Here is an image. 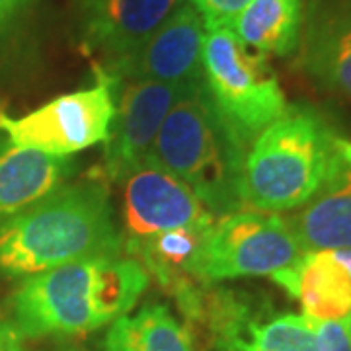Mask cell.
I'll return each instance as SVG.
<instances>
[{
	"label": "cell",
	"instance_id": "1",
	"mask_svg": "<svg viewBox=\"0 0 351 351\" xmlns=\"http://www.w3.org/2000/svg\"><path fill=\"white\" fill-rule=\"evenodd\" d=\"M149 287L147 269L129 258L100 256L24 277L12 295L22 338H69L129 314Z\"/></svg>",
	"mask_w": 351,
	"mask_h": 351
},
{
	"label": "cell",
	"instance_id": "2",
	"mask_svg": "<svg viewBox=\"0 0 351 351\" xmlns=\"http://www.w3.org/2000/svg\"><path fill=\"white\" fill-rule=\"evenodd\" d=\"M110 193L101 182L64 184L0 223V274L27 277L64 263L119 256Z\"/></svg>",
	"mask_w": 351,
	"mask_h": 351
},
{
	"label": "cell",
	"instance_id": "3",
	"mask_svg": "<svg viewBox=\"0 0 351 351\" xmlns=\"http://www.w3.org/2000/svg\"><path fill=\"white\" fill-rule=\"evenodd\" d=\"M348 164L343 138L311 106L295 104L254 138L244 158V207L285 213L308 205Z\"/></svg>",
	"mask_w": 351,
	"mask_h": 351
},
{
	"label": "cell",
	"instance_id": "4",
	"mask_svg": "<svg viewBox=\"0 0 351 351\" xmlns=\"http://www.w3.org/2000/svg\"><path fill=\"white\" fill-rule=\"evenodd\" d=\"M248 143L217 110L205 80L182 88L149 158L188 186L215 215L244 209L242 170Z\"/></svg>",
	"mask_w": 351,
	"mask_h": 351
},
{
	"label": "cell",
	"instance_id": "5",
	"mask_svg": "<svg viewBox=\"0 0 351 351\" xmlns=\"http://www.w3.org/2000/svg\"><path fill=\"white\" fill-rule=\"evenodd\" d=\"M203 80L217 110L250 145L287 108L267 59L250 51L228 25H205Z\"/></svg>",
	"mask_w": 351,
	"mask_h": 351
},
{
	"label": "cell",
	"instance_id": "6",
	"mask_svg": "<svg viewBox=\"0 0 351 351\" xmlns=\"http://www.w3.org/2000/svg\"><path fill=\"white\" fill-rule=\"evenodd\" d=\"M301 242L289 219L263 211H237L215 219L186 265L201 283L271 276L301 258Z\"/></svg>",
	"mask_w": 351,
	"mask_h": 351
},
{
	"label": "cell",
	"instance_id": "7",
	"mask_svg": "<svg viewBox=\"0 0 351 351\" xmlns=\"http://www.w3.org/2000/svg\"><path fill=\"white\" fill-rule=\"evenodd\" d=\"M92 86L63 94L36 112L10 117L0 112V133L22 149L71 156L98 143H106L117 106L119 78L94 63Z\"/></svg>",
	"mask_w": 351,
	"mask_h": 351
},
{
	"label": "cell",
	"instance_id": "8",
	"mask_svg": "<svg viewBox=\"0 0 351 351\" xmlns=\"http://www.w3.org/2000/svg\"><path fill=\"white\" fill-rule=\"evenodd\" d=\"M186 0H73L76 47L108 66L133 53Z\"/></svg>",
	"mask_w": 351,
	"mask_h": 351
},
{
	"label": "cell",
	"instance_id": "9",
	"mask_svg": "<svg viewBox=\"0 0 351 351\" xmlns=\"http://www.w3.org/2000/svg\"><path fill=\"white\" fill-rule=\"evenodd\" d=\"M184 86L154 80H119L101 170L110 182L121 184L149 158L164 119Z\"/></svg>",
	"mask_w": 351,
	"mask_h": 351
},
{
	"label": "cell",
	"instance_id": "10",
	"mask_svg": "<svg viewBox=\"0 0 351 351\" xmlns=\"http://www.w3.org/2000/svg\"><path fill=\"white\" fill-rule=\"evenodd\" d=\"M121 186L127 240L147 239L174 228L213 225L215 215L197 195L151 158L127 176Z\"/></svg>",
	"mask_w": 351,
	"mask_h": 351
},
{
	"label": "cell",
	"instance_id": "11",
	"mask_svg": "<svg viewBox=\"0 0 351 351\" xmlns=\"http://www.w3.org/2000/svg\"><path fill=\"white\" fill-rule=\"evenodd\" d=\"M203 18L186 0L137 49L104 69L119 80H154L184 86L203 80Z\"/></svg>",
	"mask_w": 351,
	"mask_h": 351
},
{
	"label": "cell",
	"instance_id": "12",
	"mask_svg": "<svg viewBox=\"0 0 351 351\" xmlns=\"http://www.w3.org/2000/svg\"><path fill=\"white\" fill-rule=\"evenodd\" d=\"M297 49L316 86L351 100V0H308Z\"/></svg>",
	"mask_w": 351,
	"mask_h": 351
},
{
	"label": "cell",
	"instance_id": "13",
	"mask_svg": "<svg viewBox=\"0 0 351 351\" xmlns=\"http://www.w3.org/2000/svg\"><path fill=\"white\" fill-rule=\"evenodd\" d=\"M271 279L301 302L313 320H346L351 314V277L330 250L304 252Z\"/></svg>",
	"mask_w": 351,
	"mask_h": 351
},
{
	"label": "cell",
	"instance_id": "14",
	"mask_svg": "<svg viewBox=\"0 0 351 351\" xmlns=\"http://www.w3.org/2000/svg\"><path fill=\"white\" fill-rule=\"evenodd\" d=\"M71 174V156L22 149L6 135H0V223L64 186Z\"/></svg>",
	"mask_w": 351,
	"mask_h": 351
},
{
	"label": "cell",
	"instance_id": "15",
	"mask_svg": "<svg viewBox=\"0 0 351 351\" xmlns=\"http://www.w3.org/2000/svg\"><path fill=\"white\" fill-rule=\"evenodd\" d=\"M304 0H250L228 27L262 57H287L301 39Z\"/></svg>",
	"mask_w": 351,
	"mask_h": 351
},
{
	"label": "cell",
	"instance_id": "16",
	"mask_svg": "<svg viewBox=\"0 0 351 351\" xmlns=\"http://www.w3.org/2000/svg\"><path fill=\"white\" fill-rule=\"evenodd\" d=\"M289 223L304 252L351 248V164Z\"/></svg>",
	"mask_w": 351,
	"mask_h": 351
},
{
	"label": "cell",
	"instance_id": "17",
	"mask_svg": "<svg viewBox=\"0 0 351 351\" xmlns=\"http://www.w3.org/2000/svg\"><path fill=\"white\" fill-rule=\"evenodd\" d=\"M221 351H318L304 314H283L267 322L252 320L242 308L213 326Z\"/></svg>",
	"mask_w": 351,
	"mask_h": 351
},
{
	"label": "cell",
	"instance_id": "18",
	"mask_svg": "<svg viewBox=\"0 0 351 351\" xmlns=\"http://www.w3.org/2000/svg\"><path fill=\"white\" fill-rule=\"evenodd\" d=\"M104 351H195L188 330L160 302L119 316L106 334Z\"/></svg>",
	"mask_w": 351,
	"mask_h": 351
},
{
	"label": "cell",
	"instance_id": "19",
	"mask_svg": "<svg viewBox=\"0 0 351 351\" xmlns=\"http://www.w3.org/2000/svg\"><path fill=\"white\" fill-rule=\"evenodd\" d=\"M308 324L313 330L318 351H351V336L346 320H313V318H308Z\"/></svg>",
	"mask_w": 351,
	"mask_h": 351
},
{
	"label": "cell",
	"instance_id": "20",
	"mask_svg": "<svg viewBox=\"0 0 351 351\" xmlns=\"http://www.w3.org/2000/svg\"><path fill=\"white\" fill-rule=\"evenodd\" d=\"M39 0H0V43L20 32L36 12Z\"/></svg>",
	"mask_w": 351,
	"mask_h": 351
},
{
	"label": "cell",
	"instance_id": "21",
	"mask_svg": "<svg viewBox=\"0 0 351 351\" xmlns=\"http://www.w3.org/2000/svg\"><path fill=\"white\" fill-rule=\"evenodd\" d=\"M205 25H228L250 0H189Z\"/></svg>",
	"mask_w": 351,
	"mask_h": 351
},
{
	"label": "cell",
	"instance_id": "22",
	"mask_svg": "<svg viewBox=\"0 0 351 351\" xmlns=\"http://www.w3.org/2000/svg\"><path fill=\"white\" fill-rule=\"evenodd\" d=\"M0 351H25L24 338L10 320H0Z\"/></svg>",
	"mask_w": 351,
	"mask_h": 351
},
{
	"label": "cell",
	"instance_id": "23",
	"mask_svg": "<svg viewBox=\"0 0 351 351\" xmlns=\"http://www.w3.org/2000/svg\"><path fill=\"white\" fill-rule=\"evenodd\" d=\"M334 254V258L338 260L343 267H346V271L350 274L351 277V248H343V250H330Z\"/></svg>",
	"mask_w": 351,
	"mask_h": 351
},
{
	"label": "cell",
	"instance_id": "24",
	"mask_svg": "<svg viewBox=\"0 0 351 351\" xmlns=\"http://www.w3.org/2000/svg\"><path fill=\"white\" fill-rule=\"evenodd\" d=\"M343 156L348 158V162L351 164V143L343 141Z\"/></svg>",
	"mask_w": 351,
	"mask_h": 351
},
{
	"label": "cell",
	"instance_id": "25",
	"mask_svg": "<svg viewBox=\"0 0 351 351\" xmlns=\"http://www.w3.org/2000/svg\"><path fill=\"white\" fill-rule=\"evenodd\" d=\"M346 324H348V330H350V336H351V314L346 318Z\"/></svg>",
	"mask_w": 351,
	"mask_h": 351
}]
</instances>
